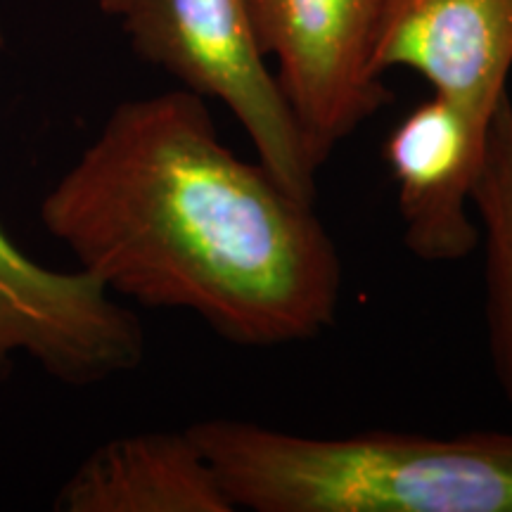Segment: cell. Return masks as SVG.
<instances>
[{
	"label": "cell",
	"mask_w": 512,
	"mask_h": 512,
	"mask_svg": "<svg viewBox=\"0 0 512 512\" xmlns=\"http://www.w3.org/2000/svg\"><path fill=\"white\" fill-rule=\"evenodd\" d=\"M38 216L114 297L195 313L238 347L335 323L342 259L313 204L223 145L185 88L119 102Z\"/></svg>",
	"instance_id": "cell-1"
},
{
	"label": "cell",
	"mask_w": 512,
	"mask_h": 512,
	"mask_svg": "<svg viewBox=\"0 0 512 512\" xmlns=\"http://www.w3.org/2000/svg\"><path fill=\"white\" fill-rule=\"evenodd\" d=\"M185 430L235 510L512 512V432L309 437L238 418Z\"/></svg>",
	"instance_id": "cell-2"
},
{
	"label": "cell",
	"mask_w": 512,
	"mask_h": 512,
	"mask_svg": "<svg viewBox=\"0 0 512 512\" xmlns=\"http://www.w3.org/2000/svg\"><path fill=\"white\" fill-rule=\"evenodd\" d=\"M140 60L185 91L219 100L252 140L256 159L297 200H316L306 138L271 72L247 0H98Z\"/></svg>",
	"instance_id": "cell-3"
},
{
	"label": "cell",
	"mask_w": 512,
	"mask_h": 512,
	"mask_svg": "<svg viewBox=\"0 0 512 512\" xmlns=\"http://www.w3.org/2000/svg\"><path fill=\"white\" fill-rule=\"evenodd\" d=\"M17 356L55 382L88 389L143 363L145 330L95 275L41 266L0 228V389Z\"/></svg>",
	"instance_id": "cell-4"
},
{
	"label": "cell",
	"mask_w": 512,
	"mask_h": 512,
	"mask_svg": "<svg viewBox=\"0 0 512 512\" xmlns=\"http://www.w3.org/2000/svg\"><path fill=\"white\" fill-rule=\"evenodd\" d=\"M266 57L313 164L382 110L392 93L373 72L382 0H247Z\"/></svg>",
	"instance_id": "cell-5"
},
{
	"label": "cell",
	"mask_w": 512,
	"mask_h": 512,
	"mask_svg": "<svg viewBox=\"0 0 512 512\" xmlns=\"http://www.w3.org/2000/svg\"><path fill=\"white\" fill-rule=\"evenodd\" d=\"M411 69L489 126L508 95L512 0H382L373 72Z\"/></svg>",
	"instance_id": "cell-6"
},
{
	"label": "cell",
	"mask_w": 512,
	"mask_h": 512,
	"mask_svg": "<svg viewBox=\"0 0 512 512\" xmlns=\"http://www.w3.org/2000/svg\"><path fill=\"white\" fill-rule=\"evenodd\" d=\"M489 126L432 93L389 131L382 157L396 183L403 245L415 259L453 264L479 247L470 207Z\"/></svg>",
	"instance_id": "cell-7"
},
{
	"label": "cell",
	"mask_w": 512,
	"mask_h": 512,
	"mask_svg": "<svg viewBox=\"0 0 512 512\" xmlns=\"http://www.w3.org/2000/svg\"><path fill=\"white\" fill-rule=\"evenodd\" d=\"M60 512H235L219 475L183 432L107 441L76 467L55 498Z\"/></svg>",
	"instance_id": "cell-8"
},
{
	"label": "cell",
	"mask_w": 512,
	"mask_h": 512,
	"mask_svg": "<svg viewBox=\"0 0 512 512\" xmlns=\"http://www.w3.org/2000/svg\"><path fill=\"white\" fill-rule=\"evenodd\" d=\"M484 245L486 330L491 361L512 403V102L505 95L486 133L484 157L472 188Z\"/></svg>",
	"instance_id": "cell-9"
}]
</instances>
